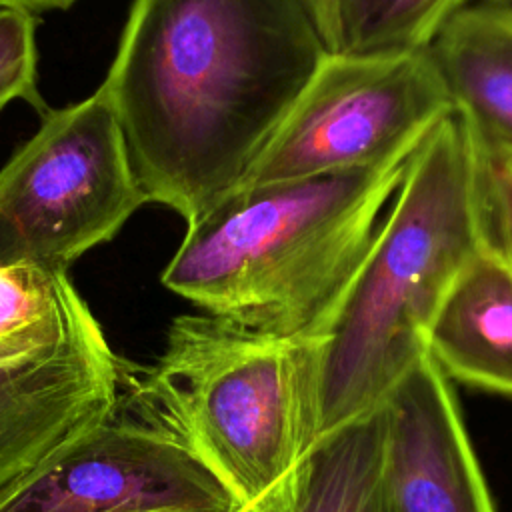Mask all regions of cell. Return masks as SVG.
<instances>
[{"instance_id":"8fae6325","label":"cell","mask_w":512,"mask_h":512,"mask_svg":"<svg viewBox=\"0 0 512 512\" xmlns=\"http://www.w3.org/2000/svg\"><path fill=\"white\" fill-rule=\"evenodd\" d=\"M428 50L478 142L512 152V4L464 6Z\"/></svg>"},{"instance_id":"6da1fadb","label":"cell","mask_w":512,"mask_h":512,"mask_svg":"<svg viewBox=\"0 0 512 512\" xmlns=\"http://www.w3.org/2000/svg\"><path fill=\"white\" fill-rule=\"evenodd\" d=\"M328 54L308 0H134L100 90L148 202L240 188Z\"/></svg>"},{"instance_id":"3957f363","label":"cell","mask_w":512,"mask_h":512,"mask_svg":"<svg viewBox=\"0 0 512 512\" xmlns=\"http://www.w3.org/2000/svg\"><path fill=\"white\" fill-rule=\"evenodd\" d=\"M412 152L236 188L188 224L162 284L244 328L316 336L370 248Z\"/></svg>"},{"instance_id":"e0dca14e","label":"cell","mask_w":512,"mask_h":512,"mask_svg":"<svg viewBox=\"0 0 512 512\" xmlns=\"http://www.w3.org/2000/svg\"><path fill=\"white\" fill-rule=\"evenodd\" d=\"M318 30L330 52L338 50V4L340 0H308Z\"/></svg>"},{"instance_id":"ac0fdd59","label":"cell","mask_w":512,"mask_h":512,"mask_svg":"<svg viewBox=\"0 0 512 512\" xmlns=\"http://www.w3.org/2000/svg\"><path fill=\"white\" fill-rule=\"evenodd\" d=\"M76 2L78 0H0V8H18L34 14L46 10H64Z\"/></svg>"},{"instance_id":"5b68a950","label":"cell","mask_w":512,"mask_h":512,"mask_svg":"<svg viewBox=\"0 0 512 512\" xmlns=\"http://www.w3.org/2000/svg\"><path fill=\"white\" fill-rule=\"evenodd\" d=\"M148 198L106 94L46 110L0 168V264L68 268Z\"/></svg>"},{"instance_id":"2e32d148","label":"cell","mask_w":512,"mask_h":512,"mask_svg":"<svg viewBox=\"0 0 512 512\" xmlns=\"http://www.w3.org/2000/svg\"><path fill=\"white\" fill-rule=\"evenodd\" d=\"M478 146L486 244L512 268V152Z\"/></svg>"},{"instance_id":"9a60e30c","label":"cell","mask_w":512,"mask_h":512,"mask_svg":"<svg viewBox=\"0 0 512 512\" xmlns=\"http://www.w3.org/2000/svg\"><path fill=\"white\" fill-rule=\"evenodd\" d=\"M36 18L18 8H0V110L12 100H26L46 112L38 92Z\"/></svg>"},{"instance_id":"7c38bea8","label":"cell","mask_w":512,"mask_h":512,"mask_svg":"<svg viewBox=\"0 0 512 512\" xmlns=\"http://www.w3.org/2000/svg\"><path fill=\"white\" fill-rule=\"evenodd\" d=\"M382 466L380 408L318 442L290 512H378Z\"/></svg>"},{"instance_id":"52a82bcc","label":"cell","mask_w":512,"mask_h":512,"mask_svg":"<svg viewBox=\"0 0 512 512\" xmlns=\"http://www.w3.org/2000/svg\"><path fill=\"white\" fill-rule=\"evenodd\" d=\"M224 482L182 442L120 404L0 512H240Z\"/></svg>"},{"instance_id":"277c9868","label":"cell","mask_w":512,"mask_h":512,"mask_svg":"<svg viewBox=\"0 0 512 512\" xmlns=\"http://www.w3.org/2000/svg\"><path fill=\"white\" fill-rule=\"evenodd\" d=\"M120 406L182 442L246 512H290L320 442L318 336L178 316Z\"/></svg>"},{"instance_id":"30bf717a","label":"cell","mask_w":512,"mask_h":512,"mask_svg":"<svg viewBox=\"0 0 512 512\" xmlns=\"http://www.w3.org/2000/svg\"><path fill=\"white\" fill-rule=\"evenodd\" d=\"M426 352L450 380L512 396V268L488 244L444 296Z\"/></svg>"},{"instance_id":"7a4b0ae2","label":"cell","mask_w":512,"mask_h":512,"mask_svg":"<svg viewBox=\"0 0 512 512\" xmlns=\"http://www.w3.org/2000/svg\"><path fill=\"white\" fill-rule=\"evenodd\" d=\"M486 246L480 146L458 112L412 152L360 266L320 328V440L382 408L426 356L450 286Z\"/></svg>"},{"instance_id":"ba28073f","label":"cell","mask_w":512,"mask_h":512,"mask_svg":"<svg viewBox=\"0 0 512 512\" xmlns=\"http://www.w3.org/2000/svg\"><path fill=\"white\" fill-rule=\"evenodd\" d=\"M124 382L94 314L60 344L0 364V500L114 414Z\"/></svg>"},{"instance_id":"8992f818","label":"cell","mask_w":512,"mask_h":512,"mask_svg":"<svg viewBox=\"0 0 512 512\" xmlns=\"http://www.w3.org/2000/svg\"><path fill=\"white\" fill-rule=\"evenodd\" d=\"M450 112L428 48L330 52L242 186L380 164L416 150Z\"/></svg>"},{"instance_id":"4fadbf2b","label":"cell","mask_w":512,"mask_h":512,"mask_svg":"<svg viewBox=\"0 0 512 512\" xmlns=\"http://www.w3.org/2000/svg\"><path fill=\"white\" fill-rule=\"evenodd\" d=\"M90 316L68 272L0 264V364L60 344Z\"/></svg>"},{"instance_id":"9c48e42d","label":"cell","mask_w":512,"mask_h":512,"mask_svg":"<svg viewBox=\"0 0 512 512\" xmlns=\"http://www.w3.org/2000/svg\"><path fill=\"white\" fill-rule=\"evenodd\" d=\"M382 414L378 512H496L452 382L428 352Z\"/></svg>"},{"instance_id":"5bb4252c","label":"cell","mask_w":512,"mask_h":512,"mask_svg":"<svg viewBox=\"0 0 512 512\" xmlns=\"http://www.w3.org/2000/svg\"><path fill=\"white\" fill-rule=\"evenodd\" d=\"M468 0H340L336 52H406L432 44Z\"/></svg>"}]
</instances>
